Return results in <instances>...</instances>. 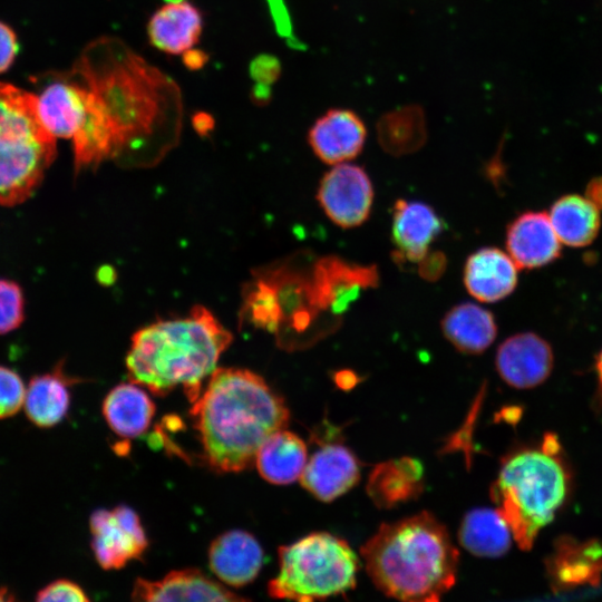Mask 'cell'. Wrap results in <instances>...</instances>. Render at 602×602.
Returning a JSON list of instances; mask_svg holds the SVG:
<instances>
[{
	"label": "cell",
	"mask_w": 602,
	"mask_h": 602,
	"mask_svg": "<svg viewBox=\"0 0 602 602\" xmlns=\"http://www.w3.org/2000/svg\"><path fill=\"white\" fill-rule=\"evenodd\" d=\"M99 101L123 167L157 164L178 142L182 101L175 82L114 38L88 46L74 68Z\"/></svg>",
	"instance_id": "obj_1"
},
{
	"label": "cell",
	"mask_w": 602,
	"mask_h": 602,
	"mask_svg": "<svg viewBox=\"0 0 602 602\" xmlns=\"http://www.w3.org/2000/svg\"><path fill=\"white\" fill-rule=\"evenodd\" d=\"M192 405L204 458L220 473L249 468L264 441L289 421L284 400L247 369L216 368Z\"/></svg>",
	"instance_id": "obj_2"
},
{
	"label": "cell",
	"mask_w": 602,
	"mask_h": 602,
	"mask_svg": "<svg viewBox=\"0 0 602 602\" xmlns=\"http://www.w3.org/2000/svg\"><path fill=\"white\" fill-rule=\"evenodd\" d=\"M361 555L376 586L399 602H440L456 581L458 551L428 512L382 524Z\"/></svg>",
	"instance_id": "obj_3"
},
{
	"label": "cell",
	"mask_w": 602,
	"mask_h": 602,
	"mask_svg": "<svg viewBox=\"0 0 602 602\" xmlns=\"http://www.w3.org/2000/svg\"><path fill=\"white\" fill-rule=\"evenodd\" d=\"M232 339L212 312L195 305L186 317L158 320L134 333L126 356L128 379L156 396L182 387L194 404Z\"/></svg>",
	"instance_id": "obj_4"
},
{
	"label": "cell",
	"mask_w": 602,
	"mask_h": 602,
	"mask_svg": "<svg viewBox=\"0 0 602 602\" xmlns=\"http://www.w3.org/2000/svg\"><path fill=\"white\" fill-rule=\"evenodd\" d=\"M570 482L559 439L552 434L538 448H522L502 460L491 494L522 550H530L541 528L553 521Z\"/></svg>",
	"instance_id": "obj_5"
},
{
	"label": "cell",
	"mask_w": 602,
	"mask_h": 602,
	"mask_svg": "<svg viewBox=\"0 0 602 602\" xmlns=\"http://www.w3.org/2000/svg\"><path fill=\"white\" fill-rule=\"evenodd\" d=\"M56 157V138L38 114V97L0 82V205L27 201Z\"/></svg>",
	"instance_id": "obj_6"
},
{
	"label": "cell",
	"mask_w": 602,
	"mask_h": 602,
	"mask_svg": "<svg viewBox=\"0 0 602 602\" xmlns=\"http://www.w3.org/2000/svg\"><path fill=\"white\" fill-rule=\"evenodd\" d=\"M279 565L268 584L269 595L292 602H317L351 590L359 570L350 545L327 532L279 547Z\"/></svg>",
	"instance_id": "obj_7"
},
{
	"label": "cell",
	"mask_w": 602,
	"mask_h": 602,
	"mask_svg": "<svg viewBox=\"0 0 602 602\" xmlns=\"http://www.w3.org/2000/svg\"><path fill=\"white\" fill-rule=\"evenodd\" d=\"M297 263L298 258H292L253 272L272 289L278 312L274 336L280 347L289 349L310 338L324 313L314 297L312 266L308 270Z\"/></svg>",
	"instance_id": "obj_8"
},
{
	"label": "cell",
	"mask_w": 602,
	"mask_h": 602,
	"mask_svg": "<svg viewBox=\"0 0 602 602\" xmlns=\"http://www.w3.org/2000/svg\"><path fill=\"white\" fill-rule=\"evenodd\" d=\"M91 548L104 570H119L142 559L148 540L138 514L126 505L96 509L89 520Z\"/></svg>",
	"instance_id": "obj_9"
},
{
	"label": "cell",
	"mask_w": 602,
	"mask_h": 602,
	"mask_svg": "<svg viewBox=\"0 0 602 602\" xmlns=\"http://www.w3.org/2000/svg\"><path fill=\"white\" fill-rule=\"evenodd\" d=\"M317 200L334 224L351 229L368 220L373 202V187L363 168L342 163L334 165L323 175Z\"/></svg>",
	"instance_id": "obj_10"
},
{
	"label": "cell",
	"mask_w": 602,
	"mask_h": 602,
	"mask_svg": "<svg viewBox=\"0 0 602 602\" xmlns=\"http://www.w3.org/2000/svg\"><path fill=\"white\" fill-rule=\"evenodd\" d=\"M312 285L319 308L336 318L363 289L378 284L376 266L348 263L338 256L318 259L312 265Z\"/></svg>",
	"instance_id": "obj_11"
},
{
	"label": "cell",
	"mask_w": 602,
	"mask_h": 602,
	"mask_svg": "<svg viewBox=\"0 0 602 602\" xmlns=\"http://www.w3.org/2000/svg\"><path fill=\"white\" fill-rule=\"evenodd\" d=\"M133 602H250L196 569L172 571L163 579H137Z\"/></svg>",
	"instance_id": "obj_12"
},
{
	"label": "cell",
	"mask_w": 602,
	"mask_h": 602,
	"mask_svg": "<svg viewBox=\"0 0 602 602\" xmlns=\"http://www.w3.org/2000/svg\"><path fill=\"white\" fill-rule=\"evenodd\" d=\"M496 370L501 378L517 389H528L544 382L553 368L551 346L533 332L507 338L496 353Z\"/></svg>",
	"instance_id": "obj_13"
},
{
	"label": "cell",
	"mask_w": 602,
	"mask_h": 602,
	"mask_svg": "<svg viewBox=\"0 0 602 602\" xmlns=\"http://www.w3.org/2000/svg\"><path fill=\"white\" fill-rule=\"evenodd\" d=\"M545 567L554 591L596 585L602 580V541L580 542L569 535L560 536Z\"/></svg>",
	"instance_id": "obj_14"
},
{
	"label": "cell",
	"mask_w": 602,
	"mask_h": 602,
	"mask_svg": "<svg viewBox=\"0 0 602 602\" xmlns=\"http://www.w3.org/2000/svg\"><path fill=\"white\" fill-rule=\"evenodd\" d=\"M443 225L439 215L428 204L402 198L396 201L391 224L394 260L399 264L418 263L429 252Z\"/></svg>",
	"instance_id": "obj_15"
},
{
	"label": "cell",
	"mask_w": 602,
	"mask_h": 602,
	"mask_svg": "<svg viewBox=\"0 0 602 602\" xmlns=\"http://www.w3.org/2000/svg\"><path fill=\"white\" fill-rule=\"evenodd\" d=\"M367 136L365 123L353 110L332 108L311 126L308 140L322 162L342 164L357 157Z\"/></svg>",
	"instance_id": "obj_16"
},
{
	"label": "cell",
	"mask_w": 602,
	"mask_h": 602,
	"mask_svg": "<svg viewBox=\"0 0 602 602\" xmlns=\"http://www.w3.org/2000/svg\"><path fill=\"white\" fill-rule=\"evenodd\" d=\"M359 478L357 457L340 444L324 445L317 450L300 477L302 486L322 502H331L343 495Z\"/></svg>",
	"instance_id": "obj_17"
},
{
	"label": "cell",
	"mask_w": 602,
	"mask_h": 602,
	"mask_svg": "<svg viewBox=\"0 0 602 602\" xmlns=\"http://www.w3.org/2000/svg\"><path fill=\"white\" fill-rule=\"evenodd\" d=\"M506 247L518 269L544 266L561 254V241L545 212L528 211L514 219L506 231Z\"/></svg>",
	"instance_id": "obj_18"
},
{
	"label": "cell",
	"mask_w": 602,
	"mask_h": 602,
	"mask_svg": "<svg viewBox=\"0 0 602 602\" xmlns=\"http://www.w3.org/2000/svg\"><path fill=\"white\" fill-rule=\"evenodd\" d=\"M263 550L249 532L232 530L219 535L208 550V565L214 575L230 586L251 583L263 565Z\"/></svg>",
	"instance_id": "obj_19"
},
{
	"label": "cell",
	"mask_w": 602,
	"mask_h": 602,
	"mask_svg": "<svg viewBox=\"0 0 602 602\" xmlns=\"http://www.w3.org/2000/svg\"><path fill=\"white\" fill-rule=\"evenodd\" d=\"M517 269L508 253L497 247H483L466 260L464 284L476 300L497 302L514 291Z\"/></svg>",
	"instance_id": "obj_20"
},
{
	"label": "cell",
	"mask_w": 602,
	"mask_h": 602,
	"mask_svg": "<svg viewBox=\"0 0 602 602\" xmlns=\"http://www.w3.org/2000/svg\"><path fill=\"white\" fill-rule=\"evenodd\" d=\"M38 97V114L55 138H72L87 113V89L80 81H55Z\"/></svg>",
	"instance_id": "obj_21"
},
{
	"label": "cell",
	"mask_w": 602,
	"mask_h": 602,
	"mask_svg": "<svg viewBox=\"0 0 602 602\" xmlns=\"http://www.w3.org/2000/svg\"><path fill=\"white\" fill-rule=\"evenodd\" d=\"M70 379L58 365L51 372L33 376L26 389L25 411L29 420L40 428L59 424L70 406Z\"/></svg>",
	"instance_id": "obj_22"
},
{
	"label": "cell",
	"mask_w": 602,
	"mask_h": 602,
	"mask_svg": "<svg viewBox=\"0 0 602 602\" xmlns=\"http://www.w3.org/2000/svg\"><path fill=\"white\" fill-rule=\"evenodd\" d=\"M202 17L190 2H171L162 7L148 23L149 40L157 49L178 55L198 40Z\"/></svg>",
	"instance_id": "obj_23"
},
{
	"label": "cell",
	"mask_w": 602,
	"mask_h": 602,
	"mask_svg": "<svg viewBox=\"0 0 602 602\" xmlns=\"http://www.w3.org/2000/svg\"><path fill=\"white\" fill-rule=\"evenodd\" d=\"M151 397L136 383L114 387L103 402V415L109 428L124 438L143 435L155 415Z\"/></svg>",
	"instance_id": "obj_24"
},
{
	"label": "cell",
	"mask_w": 602,
	"mask_h": 602,
	"mask_svg": "<svg viewBox=\"0 0 602 602\" xmlns=\"http://www.w3.org/2000/svg\"><path fill=\"white\" fill-rule=\"evenodd\" d=\"M307 446L295 434L281 429L259 449L255 465L268 482L287 485L299 479L307 465Z\"/></svg>",
	"instance_id": "obj_25"
},
{
	"label": "cell",
	"mask_w": 602,
	"mask_h": 602,
	"mask_svg": "<svg viewBox=\"0 0 602 602\" xmlns=\"http://www.w3.org/2000/svg\"><path fill=\"white\" fill-rule=\"evenodd\" d=\"M423 472L421 464L410 457L381 463L369 476L368 494L377 506L392 507L423 491Z\"/></svg>",
	"instance_id": "obj_26"
},
{
	"label": "cell",
	"mask_w": 602,
	"mask_h": 602,
	"mask_svg": "<svg viewBox=\"0 0 602 602\" xmlns=\"http://www.w3.org/2000/svg\"><path fill=\"white\" fill-rule=\"evenodd\" d=\"M441 329L456 349L472 355L486 350L497 334L494 315L469 302L452 308L443 318Z\"/></svg>",
	"instance_id": "obj_27"
},
{
	"label": "cell",
	"mask_w": 602,
	"mask_h": 602,
	"mask_svg": "<svg viewBox=\"0 0 602 602\" xmlns=\"http://www.w3.org/2000/svg\"><path fill=\"white\" fill-rule=\"evenodd\" d=\"M548 217L561 243L569 246L589 245L601 226L600 208L579 194L557 198L551 206Z\"/></svg>",
	"instance_id": "obj_28"
},
{
	"label": "cell",
	"mask_w": 602,
	"mask_h": 602,
	"mask_svg": "<svg viewBox=\"0 0 602 602\" xmlns=\"http://www.w3.org/2000/svg\"><path fill=\"white\" fill-rule=\"evenodd\" d=\"M86 89L87 113L72 137L76 174L87 168H96L105 159H111L114 151L110 124L99 101L87 87Z\"/></svg>",
	"instance_id": "obj_29"
},
{
	"label": "cell",
	"mask_w": 602,
	"mask_h": 602,
	"mask_svg": "<svg viewBox=\"0 0 602 602\" xmlns=\"http://www.w3.org/2000/svg\"><path fill=\"white\" fill-rule=\"evenodd\" d=\"M511 534L498 509L475 508L463 518L458 538L463 547L474 555L497 557L511 547Z\"/></svg>",
	"instance_id": "obj_30"
},
{
	"label": "cell",
	"mask_w": 602,
	"mask_h": 602,
	"mask_svg": "<svg viewBox=\"0 0 602 602\" xmlns=\"http://www.w3.org/2000/svg\"><path fill=\"white\" fill-rule=\"evenodd\" d=\"M381 146L390 154L402 155L418 149L426 138V122L419 106H405L383 115L377 125Z\"/></svg>",
	"instance_id": "obj_31"
},
{
	"label": "cell",
	"mask_w": 602,
	"mask_h": 602,
	"mask_svg": "<svg viewBox=\"0 0 602 602\" xmlns=\"http://www.w3.org/2000/svg\"><path fill=\"white\" fill-rule=\"evenodd\" d=\"M25 319V298L20 285L0 279V334L20 327Z\"/></svg>",
	"instance_id": "obj_32"
},
{
	"label": "cell",
	"mask_w": 602,
	"mask_h": 602,
	"mask_svg": "<svg viewBox=\"0 0 602 602\" xmlns=\"http://www.w3.org/2000/svg\"><path fill=\"white\" fill-rule=\"evenodd\" d=\"M26 387L17 371L0 366V419L17 414L25 402Z\"/></svg>",
	"instance_id": "obj_33"
},
{
	"label": "cell",
	"mask_w": 602,
	"mask_h": 602,
	"mask_svg": "<svg viewBox=\"0 0 602 602\" xmlns=\"http://www.w3.org/2000/svg\"><path fill=\"white\" fill-rule=\"evenodd\" d=\"M36 602H90L84 590L69 580H56L42 588Z\"/></svg>",
	"instance_id": "obj_34"
},
{
	"label": "cell",
	"mask_w": 602,
	"mask_h": 602,
	"mask_svg": "<svg viewBox=\"0 0 602 602\" xmlns=\"http://www.w3.org/2000/svg\"><path fill=\"white\" fill-rule=\"evenodd\" d=\"M18 52V41L13 30L0 22V74L12 65Z\"/></svg>",
	"instance_id": "obj_35"
},
{
	"label": "cell",
	"mask_w": 602,
	"mask_h": 602,
	"mask_svg": "<svg viewBox=\"0 0 602 602\" xmlns=\"http://www.w3.org/2000/svg\"><path fill=\"white\" fill-rule=\"evenodd\" d=\"M446 269V256L439 251L428 252L418 262V272L420 276L428 281H436L441 276Z\"/></svg>",
	"instance_id": "obj_36"
},
{
	"label": "cell",
	"mask_w": 602,
	"mask_h": 602,
	"mask_svg": "<svg viewBox=\"0 0 602 602\" xmlns=\"http://www.w3.org/2000/svg\"><path fill=\"white\" fill-rule=\"evenodd\" d=\"M594 372L596 375V390L593 397V406L595 411L602 408V349L594 359Z\"/></svg>",
	"instance_id": "obj_37"
},
{
	"label": "cell",
	"mask_w": 602,
	"mask_h": 602,
	"mask_svg": "<svg viewBox=\"0 0 602 602\" xmlns=\"http://www.w3.org/2000/svg\"><path fill=\"white\" fill-rule=\"evenodd\" d=\"M585 197L598 208L602 210V177H595L590 181L585 190Z\"/></svg>",
	"instance_id": "obj_38"
},
{
	"label": "cell",
	"mask_w": 602,
	"mask_h": 602,
	"mask_svg": "<svg viewBox=\"0 0 602 602\" xmlns=\"http://www.w3.org/2000/svg\"><path fill=\"white\" fill-rule=\"evenodd\" d=\"M96 279L99 284L108 287L114 284L116 281L117 272L113 265L105 264L96 271Z\"/></svg>",
	"instance_id": "obj_39"
},
{
	"label": "cell",
	"mask_w": 602,
	"mask_h": 602,
	"mask_svg": "<svg viewBox=\"0 0 602 602\" xmlns=\"http://www.w3.org/2000/svg\"><path fill=\"white\" fill-rule=\"evenodd\" d=\"M213 120L208 115L200 114L194 118V128L200 135L207 134L213 128Z\"/></svg>",
	"instance_id": "obj_40"
},
{
	"label": "cell",
	"mask_w": 602,
	"mask_h": 602,
	"mask_svg": "<svg viewBox=\"0 0 602 602\" xmlns=\"http://www.w3.org/2000/svg\"><path fill=\"white\" fill-rule=\"evenodd\" d=\"M0 602H19V600L7 588L0 586Z\"/></svg>",
	"instance_id": "obj_41"
}]
</instances>
